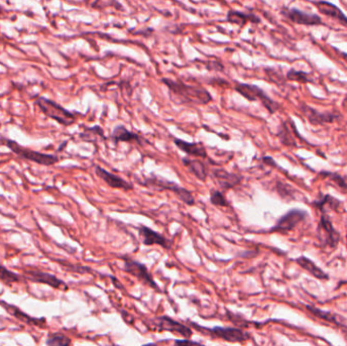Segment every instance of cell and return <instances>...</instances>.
Listing matches in <instances>:
<instances>
[{"mask_svg": "<svg viewBox=\"0 0 347 346\" xmlns=\"http://www.w3.org/2000/svg\"><path fill=\"white\" fill-rule=\"evenodd\" d=\"M298 262V264L303 268V269L307 270L309 274H312L313 276H315L316 278L318 279H321V280H326L328 279V275L321 269L319 268L312 260L308 259L307 257L305 256H301L300 258H298L296 260Z\"/></svg>", "mask_w": 347, "mask_h": 346, "instance_id": "603a6c76", "label": "cell"}, {"mask_svg": "<svg viewBox=\"0 0 347 346\" xmlns=\"http://www.w3.org/2000/svg\"><path fill=\"white\" fill-rule=\"evenodd\" d=\"M213 176L215 177L220 186L222 188H224L225 190H228V189H231L232 187H234L242 180L240 176H238L233 173H229L226 170H215L213 172Z\"/></svg>", "mask_w": 347, "mask_h": 346, "instance_id": "d6986e66", "label": "cell"}, {"mask_svg": "<svg viewBox=\"0 0 347 346\" xmlns=\"http://www.w3.org/2000/svg\"><path fill=\"white\" fill-rule=\"evenodd\" d=\"M123 261H124V270H125V272H127L130 275L136 277L138 280L142 281L143 283H145L150 287L154 288V290L160 292L159 286L154 281L153 275L150 273L148 267L144 264H142V263H140V262H138L136 260L130 259L128 257H124Z\"/></svg>", "mask_w": 347, "mask_h": 346, "instance_id": "52a82bcc", "label": "cell"}, {"mask_svg": "<svg viewBox=\"0 0 347 346\" xmlns=\"http://www.w3.org/2000/svg\"><path fill=\"white\" fill-rule=\"evenodd\" d=\"M293 121L289 122H283L279 128L278 131V137L281 141V143H283L284 145H296V138L294 137L290 128L293 125Z\"/></svg>", "mask_w": 347, "mask_h": 346, "instance_id": "cb8c5ba5", "label": "cell"}, {"mask_svg": "<svg viewBox=\"0 0 347 346\" xmlns=\"http://www.w3.org/2000/svg\"><path fill=\"white\" fill-rule=\"evenodd\" d=\"M319 234L324 243V246H330L334 248L339 242V233L334 229L326 212H323L321 215V221L319 224Z\"/></svg>", "mask_w": 347, "mask_h": 346, "instance_id": "8fae6325", "label": "cell"}, {"mask_svg": "<svg viewBox=\"0 0 347 346\" xmlns=\"http://www.w3.org/2000/svg\"><path fill=\"white\" fill-rule=\"evenodd\" d=\"M263 160L267 163V165H269V166H273V167H276V163H275V161L271 158V157H268V156H265V157H263Z\"/></svg>", "mask_w": 347, "mask_h": 346, "instance_id": "836d02e7", "label": "cell"}, {"mask_svg": "<svg viewBox=\"0 0 347 346\" xmlns=\"http://www.w3.org/2000/svg\"><path fill=\"white\" fill-rule=\"evenodd\" d=\"M286 77L289 80H295V81H299V82H312V79L309 78L308 74L304 72V71H300V70L291 69L287 72Z\"/></svg>", "mask_w": 347, "mask_h": 346, "instance_id": "f546056e", "label": "cell"}, {"mask_svg": "<svg viewBox=\"0 0 347 346\" xmlns=\"http://www.w3.org/2000/svg\"><path fill=\"white\" fill-rule=\"evenodd\" d=\"M174 346H204L199 342L192 341L190 339H180V340H175Z\"/></svg>", "mask_w": 347, "mask_h": 346, "instance_id": "d6a6232c", "label": "cell"}, {"mask_svg": "<svg viewBox=\"0 0 347 346\" xmlns=\"http://www.w3.org/2000/svg\"><path fill=\"white\" fill-rule=\"evenodd\" d=\"M2 307L7 311V313H9L11 316H13L14 318H16L17 320L29 324V325H33V326H39V327H44L46 325V319L45 318H34L29 316L28 314H26L25 312H23L22 309H20L14 306H11L9 304H5V303H1Z\"/></svg>", "mask_w": 347, "mask_h": 346, "instance_id": "2e32d148", "label": "cell"}, {"mask_svg": "<svg viewBox=\"0 0 347 346\" xmlns=\"http://www.w3.org/2000/svg\"><path fill=\"white\" fill-rule=\"evenodd\" d=\"M194 327L197 328V330L207 333L211 338L215 339H222L227 342L231 343H243L247 341L250 338V335L246 332H244L240 328H231V327H214L212 329L203 328L201 326H198L195 323H191Z\"/></svg>", "mask_w": 347, "mask_h": 346, "instance_id": "277c9868", "label": "cell"}, {"mask_svg": "<svg viewBox=\"0 0 347 346\" xmlns=\"http://www.w3.org/2000/svg\"><path fill=\"white\" fill-rule=\"evenodd\" d=\"M286 17H288L293 23L304 26H320L323 25L322 19L318 14L308 13L306 11L300 10L298 8L283 9L281 11Z\"/></svg>", "mask_w": 347, "mask_h": 346, "instance_id": "7c38bea8", "label": "cell"}, {"mask_svg": "<svg viewBox=\"0 0 347 346\" xmlns=\"http://www.w3.org/2000/svg\"><path fill=\"white\" fill-rule=\"evenodd\" d=\"M36 104L45 115L55 120L63 126H70L76 122L77 118L74 113L69 112L52 100L46 99L44 97H39Z\"/></svg>", "mask_w": 347, "mask_h": 346, "instance_id": "7a4b0ae2", "label": "cell"}, {"mask_svg": "<svg viewBox=\"0 0 347 346\" xmlns=\"http://www.w3.org/2000/svg\"><path fill=\"white\" fill-rule=\"evenodd\" d=\"M141 184L144 186H148L149 188H154L159 191H162V190L172 191L187 205H194L195 203V199L193 197L192 193L183 187H180L178 184L174 182L154 177V178H147L145 181L142 182Z\"/></svg>", "mask_w": 347, "mask_h": 346, "instance_id": "8992f818", "label": "cell"}, {"mask_svg": "<svg viewBox=\"0 0 347 346\" xmlns=\"http://www.w3.org/2000/svg\"><path fill=\"white\" fill-rule=\"evenodd\" d=\"M161 81L169 87L172 100L177 104L207 105L212 101L209 92L203 87L189 85L169 78H161Z\"/></svg>", "mask_w": 347, "mask_h": 346, "instance_id": "6da1fadb", "label": "cell"}, {"mask_svg": "<svg viewBox=\"0 0 347 346\" xmlns=\"http://www.w3.org/2000/svg\"><path fill=\"white\" fill-rule=\"evenodd\" d=\"M142 346H157V345H155V344H144V345Z\"/></svg>", "mask_w": 347, "mask_h": 346, "instance_id": "8d00e7d4", "label": "cell"}, {"mask_svg": "<svg viewBox=\"0 0 347 346\" xmlns=\"http://www.w3.org/2000/svg\"><path fill=\"white\" fill-rule=\"evenodd\" d=\"M303 112L306 114L311 124L313 125H323L325 123H332L335 120L339 119V115L334 113H321L309 106H303Z\"/></svg>", "mask_w": 347, "mask_h": 346, "instance_id": "9a60e30c", "label": "cell"}, {"mask_svg": "<svg viewBox=\"0 0 347 346\" xmlns=\"http://www.w3.org/2000/svg\"><path fill=\"white\" fill-rule=\"evenodd\" d=\"M3 12H4V9H3V7L0 5V17L2 16V14H3Z\"/></svg>", "mask_w": 347, "mask_h": 346, "instance_id": "e575fe53", "label": "cell"}, {"mask_svg": "<svg viewBox=\"0 0 347 346\" xmlns=\"http://www.w3.org/2000/svg\"><path fill=\"white\" fill-rule=\"evenodd\" d=\"M341 55H342V58H343V59H344V60H345V61H346V62H347V54H346V53H342V54H341Z\"/></svg>", "mask_w": 347, "mask_h": 346, "instance_id": "d590c367", "label": "cell"}, {"mask_svg": "<svg viewBox=\"0 0 347 346\" xmlns=\"http://www.w3.org/2000/svg\"><path fill=\"white\" fill-rule=\"evenodd\" d=\"M340 201H338L336 198L334 197H331L330 195H325L322 197L321 200H318V201H315L314 204L317 208H319L321 211H323L325 209L326 206L332 208V209H337L338 206L340 205Z\"/></svg>", "mask_w": 347, "mask_h": 346, "instance_id": "484cf974", "label": "cell"}, {"mask_svg": "<svg viewBox=\"0 0 347 346\" xmlns=\"http://www.w3.org/2000/svg\"><path fill=\"white\" fill-rule=\"evenodd\" d=\"M227 21L230 22L231 24H234V25H239V26H245L247 23L251 22V23H260V19L257 15L254 14H249V13H245V12H241V11H236V10H230L228 12L227 15Z\"/></svg>", "mask_w": 347, "mask_h": 346, "instance_id": "7402d4cb", "label": "cell"}, {"mask_svg": "<svg viewBox=\"0 0 347 346\" xmlns=\"http://www.w3.org/2000/svg\"><path fill=\"white\" fill-rule=\"evenodd\" d=\"M314 5L317 6L319 11L327 16L333 17L334 20L340 22L347 26V16L334 4L327 2V1H314L312 2Z\"/></svg>", "mask_w": 347, "mask_h": 346, "instance_id": "e0dca14e", "label": "cell"}, {"mask_svg": "<svg viewBox=\"0 0 347 346\" xmlns=\"http://www.w3.org/2000/svg\"><path fill=\"white\" fill-rule=\"evenodd\" d=\"M112 139L115 144H118L119 142H141L140 136L137 135L134 132L129 131L125 126L119 125L114 128L113 133H112Z\"/></svg>", "mask_w": 347, "mask_h": 346, "instance_id": "ffe728a7", "label": "cell"}, {"mask_svg": "<svg viewBox=\"0 0 347 346\" xmlns=\"http://www.w3.org/2000/svg\"><path fill=\"white\" fill-rule=\"evenodd\" d=\"M92 134L97 135L98 137H101L103 139H105V134H104V130L100 127V126H94L90 128H86L83 133L80 134L81 139L85 140V141H93L94 138H92Z\"/></svg>", "mask_w": 347, "mask_h": 346, "instance_id": "83f0119b", "label": "cell"}, {"mask_svg": "<svg viewBox=\"0 0 347 346\" xmlns=\"http://www.w3.org/2000/svg\"><path fill=\"white\" fill-rule=\"evenodd\" d=\"M327 176H329L331 178V180L340 188H343V189H347V178H344V177H341L337 174H325Z\"/></svg>", "mask_w": 347, "mask_h": 346, "instance_id": "1f68e13d", "label": "cell"}, {"mask_svg": "<svg viewBox=\"0 0 347 346\" xmlns=\"http://www.w3.org/2000/svg\"><path fill=\"white\" fill-rule=\"evenodd\" d=\"M96 174L112 188L122 189V190H125V191H129V190L133 189L131 184H129L128 182H126L125 180H123L122 178H120L119 176H117L115 174H112V173L106 171L105 169H103L100 166L96 167Z\"/></svg>", "mask_w": 347, "mask_h": 346, "instance_id": "5bb4252c", "label": "cell"}, {"mask_svg": "<svg viewBox=\"0 0 347 346\" xmlns=\"http://www.w3.org/2000/svg\"><path fill=\"white\" fill-rule=\"evenodd\" d=\"M154 324L156 328L160 331H169L171 333L179 334L186 339H189L192 336V329L168 316L157 317L154 321Z\"/></svg>", "mask_w": 347, "mask_h": 346, "instance_id": "9c48e42d", "label": "cell"}, {"mask_svg": "<svg viewBox=\"0 0 347 346\" xmlns=\"http://www.w3.org/2000/svg\"><path fill=\"white\" fill-rule=\"evenodd\" d=\"M0 281L7 285H11L12 283L20 281V276L16 273L0 265Z\"/></svg>", "mask_w": 347, "mask_h": 346, "instance_id": "4316f807", "label": "cell"}, {"mask_svg": "<svg viewBox=\"0 0 347 346\" xmlns=\"http://www.w3.org/2000/svg\"><path fill=\"white\" fill-rule=\"evenodd\" d=\"M139 236H140V241L142 242V244L144 246H154V245H157L160 246L165 249H170L172 246L171 241H169L167 238H165L162 234L154 231V230L141 226L139 229Z\"/></svg>", "mask_w": 347, "mask_h": 346, "instance_id": "4fadbf2b", "label": "cell"}, {"mask_svg": "<svg viewBox=\"0 0 347 346\" xmlns=\"http://www.w3.org/2000/svg\"><path fill=\"white\" fill-rule=\"evenodd\" d=\"M234 89L250 102L260 101L270 114L275 113L279 109V105L275 101L270 99L263 89L256 85L248 83H236Z\"/></svg>", "mask_w": 347, "mask_h": 346, "instance_id": "3957f363", "label": "cell"}, {"mask_svg": "<svg viewBox=\"0 0 347 346\" xmlns=\"http://www.w3.org/2000/svg\"><path fill=\"white\" fill-rule=\"evenodd\" d=\"M210 202L216 206H229V202L225 195L218 190H212L210 192Z\"/></svg>", "mask_w": 347, "mask_h": 346, "instance_id": "4dcf8cb0", "label": "cell"}, {"mask_svg": "<svg viewBox=\"0 0 347 346\" xmlns=\"http://www.w3.org/2000/svg\"><path fill=\"white\" fill-rule=\"evenodd\" d=\"M3 143L13 153V154L27 159V160H31V161H35L40 165L43 166H53L55 165L59 158L56 155L53 154H46L39 153L36 151L24 148L22 145H20L16 141L14 140H10V139H4Z\"/></svg>", "mask_w": 347, "mask_h": 346, "instance_id": "5b68a950", "label": "cell"}, {"mask_svg": "<svg viewBox=\"0 0 347 346\" xmlns=\"http://www.w3.org/2000/svg\"><path fill=\"white\" fill-rule=\"evenodd\" d=\"M182 162L198 180L205 181L207 177V170L202 161L198 159H192L189 157H184L182 159Z\"/></svg>", "mask_w": 347, "mask_h": 346, "instance_id": "44dd1931", "label": "cell"}, {"mask_svg": "<svg viewBox=\"0 0 347 346\" xmlns=\"http://www.w3.org/2000/svg\"><path fill=\"white\" fill-rule=\"evenodd\" d=\"M26 278L29 279L30 281L47 284V285H49L53 288L61 289V290H64V292H66L68 289V286L64 281H62L61 279H59L58 277H56L55 275H53L51 273L44 272V271H41V270L26 271Z\"/></svg>", "mask_w": 347, "mask_h": 346, "instance_id": "30bf717a", "label": "cell"}, {"mask_svg": "<svg viewBox=\"0 0 347 346\" xmlns=\"http://www.w3.org/2000/svg\"><path fill=\"white\" fill-rule=\"evenodd\" d=\"M307 217V212L301 209H291L281 216L276 225L270 230L271 232H286L294 230L300 223Z\"/></svg>", "mask_w": 347, "mask_h": 346, "instance_id": "ba28073f", "label": "cell"}, {"mask_svg": "<svg viewBox=\"0 0 347 346\" xmlns=\"http://www.w3.org/2000/svg\"><path fill=\"white\" fill-rule=\"evenodd\" d=\"M174 142L177 145L179 150L184 152L185 154L201 157V158H206L207 153L203 144L201 143H195V142H187L179 138H174Z\"/></svg>", "mask_w": 347, "mask_h": 346, "instance_id": "ac0fdd59", "label": "cell"}, {"mask_svg": "<svg viewBox=\"0 0 347 346\" xmlns=\"http://www.w3.org/2000/svg\"><path fill=\"white\" fill-rule=\"evenodd\" d=\"M308 311L314 314L315 316H317L318 318L320 319H324L326 321H329V322H333L335 324H340V322L337 320V316L336 315H333L332 313L330 312H324V311H321L319 308H315V307H311V306H308L307 307Z\"/></svg>", "mask_w": 347, "mask_h": 346, "instance_id": "f1b7e54d", "label": "cell"}, {"mask_svg": "<svg viewBox=\"0 0 347 346\" xmlns=\"http://www.w3.org/2000/svg\"><path fill=\"white\" fill-rule=\"evenodd\" d=\"M71 339L60 332L50 333L46 340V344L48 346H71Z\"/></svg>", "mask_w": 347, "mask_h": 346, "instance_id": "d4e9b609", "label": "cell"}]
</instances>
